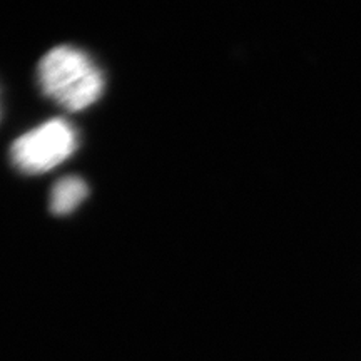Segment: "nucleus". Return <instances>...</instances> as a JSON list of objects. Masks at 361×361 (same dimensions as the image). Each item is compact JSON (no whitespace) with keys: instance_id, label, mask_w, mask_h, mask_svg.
<instances>
[{"instance_id":"nucleus-1","label":"nucleus","mask_w":361,"mask_h":361,"mask_svg":"<svg viewBox=\"0 0 361 361\" xmlns=\"http://www.w3.org/2000/svg\"><path fill=\"white\" fill-rule=\"evenodd\" d=\"M42 92L67 111L87 109L104 92V75L96 62L80 49L59 45L39 62Z\"/></svg>"},{"instance_id":"nucleus-3","label":"nucleus","mask_w":361,"mask_h":361,"mask_svg":"<svg viewBox=\"0 0 361 361\" xmlns=\"http://www.w3.org/2000/svg\"><path fill=\"white\" fill-rule=\"evenodd\" d=\"M89 194V188L84 179L78 176L61 179L56 183L51 192V211L54 214H69L82 202Z\"/></svg>"},{"instance_id":"nucleus-2","label":"nucleus","mask_w":361,"mask_h":361,"mask_svg":"<svg viewBox=\"0 0 361 361\" xmlns=\"http://www.w3.org/2000/svg\"><path fill=\"white\" fill-rule=\"evenodd\" d=\"M79 137L72 124L51 119L39 128L22 134L11 147V159L20 173H47L74 154Z\"/></svg>"}]
</instances>
